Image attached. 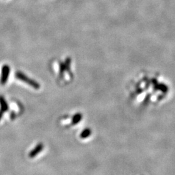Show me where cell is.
<instances>
[{"label": "cell", "mask_w": 175, "mask_h": 175, "mask_svg": "<svg viewBox=\"0 0 175 175\" xmlns=\"http://www.w3.org/2000/svg\"><path fill=\"white\" fill-rule=\"evenodd\" d=\"M15 76L17 78V79H18L21 81H23V82L26 83L27 84H29V86L34 88H35V89L40 88V84L38 83H36V81H34V80L30 79V78L27 77L26 75L23 73L20 72V71H18V72L16 73Z\"/></svg>", "instance_id": "6da1fadb"}, {"label": "cell", "mask_w": 175, "mask_h": 175, "mask_svg": "<svg viewBox=\"0 0 175 175\" xmlns=\"http://www.w3.org/2000/svg\"><path fill=\"white\" fill-rule=\"evenodd\" d=\"M11 68L7 64H5L1 68V77H0V84L5 85L7 83L9 75H10Z\"/></svg>", "instance_id": "7a4b0ae2"}, {"label": "cell", "mask_w": 175, "mask_h": 175, "mask_svg": "<svg viewBox=\"0 0 175 175\" xmlns=\"http://www.w3.org/2000/svg\"><path fill=\"white\" fill-rule=\"evenodd\" d=\"M43 149V145L42 144V143H39V144L37 145L35 147H34V149H33L29 152V157L30 158H34L35 157L36 155H38L39 153L41 152Z\"/></svg>", "instance_id": "3957f363"}, {"label": "cell", "mask_w": 175, "mask_h": 175, "mask_svg": "<svg viewBox=\"0 0 175 175\" xmlns=\"http://www.w3.org/2000/svg\"><path fill=\"white\" fill-rule=\"evenodd\" d=\"M0 106H1V109L3 111L5 112L9 110V106L7 102L4 97L1 95H0Z\"/></svg>", "instance_id": "277c9868"}, {"label": "cell", "mask_w": 175, "mask_h": 175, "mask_svg": "<svg viewBox=\"0 0 175 175\" xmlns=\"http://www.w3.org/2000/svg\"><path fill=\"white\" fill-rule=\"evenodd\" d=\"M90 135H91V130H90V129H86L85 130H84L82 132V133L80 134V137L83 139L86 138V137H88Z\"/></svg>", "instance_id": "5b68a950"}, {"label": "cell", "mask_w": 175, "mask_h": 175, "mask_svg": "<svg viewBox=\"0 0 175 175\" xmlns=\"http://www.w3.org/2000/svg\"><path fill=\"white\" fill-rule=\"evenodd\" d=\"M81 119H82V115H81L80 114H76L73 118V123L76 124L77 123H79Z\"/></svg>", "instance_id": "8992f818"}, {"label": "cell", "mask_w": 175, "mask_h": 175, "mask_svg": "<svg viewBox=\"0 0 175 175\" xmlns=\"http://www.w3.org/2000/svg\"><path fill=\"white\" fill-rule=\"evenodd\" d=\"M4 111H3L1 109H0V120H1L2 117H3V115L4 114Z\"/></svg>", "instance_id": "52a82bcc"}]
</instances>
